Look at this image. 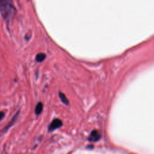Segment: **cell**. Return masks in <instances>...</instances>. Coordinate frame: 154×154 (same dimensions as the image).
Here are the masks:
<instances>
[{
	"instance_id": "cell-5",
	"label": "cell",
	"mask_w": 154,
	"mask_h": 154,
	"mask_svg": "<svg viewBox=\"0 0 154 154\" xmlns=\"http://www.w3.org/2000/svg\"><path fill=\"white\" fill-rule=\"evenodd\" d=\"M43 110V104L42 102H39L36 106L35 113L36 115H39L42 113Z\"/></svg>"
},
{
	"instance_id": "cell-3",
	"label": "cell",
	"mask_w": 154,
	"mask_h": 154,
	"mask_svg": "<svg viewBox=\"0 0 154 154\" xmlns=\"http://www.w3.org/2000/svg\"><path fill=\"white\" fill-rule=\"evenodd\" d=\"M101 138V134L98 132V131L93 130L91 131L90 135L89 140V141H91V142H96Z\"/></svg>"
},
{
	"instance_id": "cell-1",
	"label": "cell",
	"mask_w": 154,
	"mask_h": 154,
	"mask_svg": "<svg viewBox=\"0 0 154 154\" xmlns=\"http://www.w3.org/2000/svg\"><path fill=\"white\" fill-rule=\"evenodd\" d=\"M15 12L16 10L10 0H0V13L4 19H12Z\"/></svg>"
},
{
	"instance_id": "cell-8",
	"label": "cell",
	"mask_w": 154,
	"mask_h": 154,
	"mask_svg": "<svg viewBox=\"0 0 154 154\" xmlns=\"http://www.w3.org/2000/svg\"><path fill=\"white\" fill-rule=\"evenodd\" d=\"M5 116V114L3 111H0V121H1L2 119L4 118Z\"/></svg>"
},
{
	"instance_id": "cell-7",
	"label": "cell",
	"mask_w": 154,
	"mask_h": 154,
	"mask_svg": "<svg viewBox=\"0 0 154 154\" xmlns=\"http://www.w3.org/2000/svg\"><path fill=\"white\" fill-rule=\"evenodd\" d=\"M59 96H60V99H61V101L63 102L65 104H66V105H68L69 104L68 99H67L66 96H65V95L64 94V93L60 92L59 93Z\"/></svg>"
},
{
	"instance_id": "cell-4",
	"label": "cell",
	"mask_w": 154,
	"mask_h": 154,
	"mask_svg": "<svg viewBox=\"0 0 154 154\" xmlns=\"http://www.w3.org/2000/svg\"><path fill=\"white\" fill-rule=\"evenodd\" d=\"M18 115H19V112H18V113H16V115H15V116H14L13 117V118H12V119H11V120H10V122H9V123H8V124H7V126H6V127H5L4 129V130H3V131H7L8 128H10V127H11V126L12 125H13V124H14V123H15V121H16V119H17V117H18Z\"/></svg>"
},
{
	"instance_id": "cell-2",
	"label": "cell",
	"mask_w": 154,
	"mask_h": 154,
	"mask_svg": "<svg viewBox=\"0 0 154 154\" xmlns=\"http://www.w3.org/2000/svg\"><path fill=\"white\" fill-rule=\"evenodd\" d=\"M62 125H63V124H62V122L60 119H55L54 120L52 121V122L50 124L48 128H49V131H53L54 130H55V129L59 128L60 127H61Z\"/></svg>"
},
{
	"instance_id": "cell-6",
	"label": "cell",
	"mask_w": 154,
	"mask_h": 154,
	"mask_svg": "<svg viewBox=\"0 0 154 154\" xmlns=\"http://www.w3.org/2000/svg\"><path fill=\"white\" fill-rule=\"evenodd\" d=\"M46 55L44 53H39L36 55V61L37 62H42L45 59Z\"/></svg>"
}]
</instances>
